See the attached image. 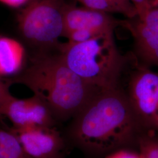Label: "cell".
<instances>
[{"mask_svg": "<svg viewBox=\"0 0 158 158\" xmlns=\"http://www.w3.org/2000/svg\"><path fill=\"white\" fill-rule=\"evenodd\" d=\"M83 6L109 14H117L116 9L108 0H77Z\"/></svg>", "mask_w": 158, "mask_h": 158, "instance_id": "cell-13", "label": "cell"}, {"mask_svg": "<svg viewBox=\"0 0 158 158\" xmlns=\"http://www.w3.org/2000/svg\"><path fill=\"white\" fill-rule=\"evenodd\" d=\"M2 115L10 119L14 128L31 126L53 128L57 123L45 100L38 93L23 99L11 95L6 102Z\"/></svg>", "mask_w": 158, "mask_h": 158, "instance_id": "cell-7", "label": "cell"}, {"mask_svg": "<svg viewBox=\"0 0 158 158\" xmlns=\"http://www.w3.org/2000/svg\"><path fill=\"white\" fill-rule=\"evenodd\" d=\"M23 150L32 158H49L63 152L66 140L54 127L31 126L21 128H10Z\"/></svg>", "mask_w": 158, "mask_h": 158, "instance_id": "cell-8", "label": "cell"}, {"mask_svg": "<svg viewBox=\"0 0 158 158\" xmlns=\"http://www.w3.org/2000/svg\"><path fill=\"white\" fill-rule=\"evenodd\" d=\"M107 156V158H141L139 154L131 151L129 148L117 150Z\"/></svg>", "mask_w": 158, "mask_h": 158, "instance_id": "cell-17", "label": "cell"}, {"mask_svg": "<svg viewBox=\"0 0 158 158\" xmlns=\"http://www.w3.org/2000/svg\"><path fill=\"white\" fill-rule=\"evenodd\" d=\"M59 52L68 67L89 84L100 90L118 87L125 55L119 51L114 32L81 43L62 44Z\"/></svg>", "mask_w": 158, "mask_h": 158, "instance_id": "cell-3", "label": "cell"}, {"mask_svg": "<svg viewBox=\"0 0 158 158\" xmlns=\"http://www.w3.org/2000/svg\"><path fill=\"white\" fill-rule=\"evenodd\" d=\"M64 158V153L62 152L59 153L56 155L52 156L51 158Z\"/></svg>", "mask_w": 158, "mask_h": 158, "instance_id": "cell-20", "label": "cell"}, {"mask_svg": "<svg viewBox=\"0 0 158 158\" xmlns=\"http://www.w3.org/2000/svg\"><path fill=\"white\" fill-rule=\"evenodd\" d=\"M135 8L138 17H143L148 12L153 8L152 0H130Z\"/></svg>", "mask_w": 158, "mask_h": 158, "instance_id": "cell-16", "label": "cell"}, {"mask_svg": "<svg viewBox=\"0 0 158 158\" xmlns=\"http://www.w3.org/2000/svg\"><path fill=\"white\" fill-rule=\"evenodd\" d=\"M66 0H30L18 17V29L33 53L58 51Z\"/></svg>", "mask_w": 158, "mask_h": 158, "instance_id": "cell-4", "label": "cell"}, {"mask_svg": "<svg viewBox=\"0 0 158 158\" xmlns=\"http://www.w3.org/2000/svg\"><path fill=\"white\" fill-rule=\"evenodd\" d=\"M25 62V50L19 41L0 36V76L11 77L20 73Z\"/></svg>", "mask_w": 158, "mask_h": 158, "instance_id": "cell-10", "label": "cell"}, {"mask_svg": "<svg viewBox=\"0 0 158 158\" xmlns=\"http://www.w3.org/2000/svg\"><path fill=\"white\" fill-rule=\"evenodd\" d=\"M141 158H158V139L141 133L137 143Z\"/></svg>", "mask_w": 158, "mask_h": 158, "instance_id": "cell-12", "label": "cell"}, {"mask_svg": "<svg viewBox=\"0 0 158 158\" xmlns=\"http://www.w3.org/2000/svg\"><path fill=\"white\" fill-rule=\"evenodd\" d=\"M119 87L99 91L71 119L66 139L85 155L100 158L137 143L142 132Z\"/></svg>", "mask_w": 158, "mask_h": 158, "instance_id": "cell-1", "label": "cell"}, {"mask_svg": "<svg viewBox=\"0 0 158 158\" xmlns=\"http://www.w3.org/2000/svg\"><path fill=\"white\" fill-rule=\"evenodd\" d=\"M6 82L25 85L39 94L57 122L71 119L101 90L69 68L59 50L33 53L28 65Z\"/></svg>", "mask_w": 158, "mask_h": 158, "instance_id": "cell-2", "label": "cell"}, {"mask_svg": "<svg viewBox=\"0 0 158 158\" xmlns=\"http://www.w3.org/2000/svg\"><path fill=\"white\" fill-rule=\"evenodd\" d=\"M116 9L117 14L131 19L137 16L135 8L130 0H108Z\"/></svg>", "mask_w": 158, "mask_h": 158, "instance_id": "cell-14", "label": "cell"}, {"mask_svg": "<svg viewBox=\"0 0 158 158\" xmlns=\"http://www.w3.org/2000/svg\"><path fill=\"white\" fill-rule=\"evenodd\" d=\"M153 8L158 7V0H152Z\"/></svg>", "mask_w": 158, "mask_h": 158, "instance_id": "cell-21", "label": "cell"}, {"mask_svg": "<svg viewBox=\"0 0 158 158\" xmlns=\"http://www.w3.org/2000/svg\"><path fill=\"white\" fill-rule=\"evenodd\" d=\"M29 1L30 0H0V2L11 7L17 8L27 4Z\"/></svg>", "mask_w": 158, "mask_h": 158, "instance_id": "cell-18", "label": "cell"}, {"mask_svg": "<svg viewBox=\"0 0 158 158\" xmlns=\"http://www.w3.org/2000/svg\"><path fill=\"white\" fill-rule=\"evenodd\" d=\"M118 86L124 91L142 130H158V72L125 55Z\"/></svg>", "mask_w": 158, "mask_h": 158, "instance_id": "cell-5", "label": "cell"}, {"mask_svg": "<svg viewBox=\"0 0 158 158\" xmlns=\"http://www.w3.org/2000/svg\"><path fill=\"white\" fill-rule=\"evenodd\" d=\"M10 85L7 82L4 83L0 78V127L7 130H10V128L8 127L4 122L2 111L6 102L12 95L9 90Z\"/></svg>", "mask_w": 158, "mask_h": 158, "instance_id": "cell-15", "label": "cell"}, {"mask_svg": "<svg viewBox=\"0 0 158 158\" xmlns=\"http://www.w3.org/2000/svg\"><path fill=\"white\" fill-rule=\"evenodd\" d=\"M0 148L23 157H30L23 150L16 135L12 132L10 130H5L1 127Z\"/></svg>", "mask_w": 158, "mask_h": 158, "instance_id": "cell-11", "label": "cell"}, {"mask_svg": "<svg viewBox=\"0 0 158 158\" xmlns=\"http://www.w3.org/2000/svg\"><path fill=\"white\" fill-rule=\"evenodd\" d=\"M0 158H32L31 157L25 158L21 156L14 153L8 151L6 149L0 148Z\"/></svg>", "mask_w": 158, "mask_h": 158, "instance_id": "cell-19", "label": "cell"}, {"mask_svg": "<svg viewBox=\"0 0 158 158\" xmlns=\"http://www.w3.org/2000/svg\"><path fill=\"white\" fill-rule=\"evenodd\" d=\"M121 26L133 38L132 52L138 60L149 68L158 69V7L153 8L142 18L122 20Z\"/></svg>", "mask_w": 158, "mask_h": 158, "instance_id": "cell-6", "label": "cell"}, {"mask_svg": "<svg viewBox=\"0 0 158 158\" xmlns=\"http://www.w3.org/2000/svg\"><path fill=\"white\" fill-rule=\"evenodd\" d=\"M122 20L114 17L111 14L96 11L86 7H79L68 2L63 16V37L78 30L91 31L96 34L114 32L121 26Z\"/></svg>", "mask_w": 158, "mask_h": 158, "instance_id": "cell-9", "label": "cell"}]
</instances>
